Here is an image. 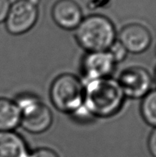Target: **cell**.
<instances>
[{
	"instance_id": "3",
	"label": "cell",
	"mask_w": 156,
	"mask_h": 157,
	"mask_svg": "<svg viewBox=\"0 0 156 157\" xmlns=\"http://www.w3.org/2000/svg\"><path fill=\"white\" fill-rule=\"evenodd\" d=\"M84 86L76 76L63 74L57 77L50 88V98L57 110L74 114L84 106Z\"/></svg>"
},
{
	"instance_id": "19",
	"label": "cell",
	"mask_w": 156,
	"mask_h": 157,
	"mask_svg": "<svg viewBox=\"0 0 156 157\" xmlns=\"http://www.w3.org/2000/svg\"><path fill=\"white\" fill-rule=\"evenodd\" d=\"M154 81H155V83H156V70H155V73H154Z\"/></svg>"
},
{
	"instance_id": "14",
	"label": "cell",
	"mask_w": 156,
	"mask_h": 157,
	"mask_svg": "<svg viewBox=\"0 0 156 157\" xmlns=\"http://www.w3.org/2000/svg\"><path fill=\"white\" fill-rule=\"evenodd\" d=\"M28 157H59L54 150L47 148H40L29 153Z\"/></svg>"
},
{
	"instance_id": "16",
	"label": "cell",
	"mask_w": 156,
	"mask_h": 157,
	"mask_svg": "<svg viewBox=\"0 0 156 157\" xmlns=\"http://www.w3.org/2000/svg\"><path fill=\"white\" fill-rule=\"evenodd\" d=\"M148 149L152 157H156V128L151 132L148 140Z\"/></svg>"
},
{
	"instance_id": "2",
	"label": "cell",
	"mask_w": 156,
	"mask_h": 157,
	"mask_svg": "<svg viewBox=\"0 0 156 157\" xmlns=\"http://www.w3.org/2000/svg\"><path fill=\"white\" fill-rule=\"evenodd\" d=\"M76 41L87 52H106L116 41L114 25L106 17L93 15L84 18L76 29Z\"/></svg>"
},
{
	"instance_id": "15",
	"label": "cell",
	"mask_w": 156,
	"mask_h": 157,
	"mask_svg": "<svg viewBox=\"0 0 156 157\" xmlns=\"http://www.w3.org/2000/svg\"><path fill=\"white\" fill-rule=\"evenodd\" d=\"M10 7L9 0H0V23L6 21Z\"/></svg>"
},
{
	"instance_id": "10",
	"label": "cell",
	"mask_w": 156,
	"mask_h": 157,
	"mask_svg": "<svg viewBox=\"0 0 156 157\" xmlns=\"http://www.w3.org/2000/svg\"><path fill=\"white\" fill-rule=\"evenodd\" d=\"M24 139L13 131L0 132V157H28Z\"/></svg>"
},
{
	"instance_id": "20",
	"label": "cell",
	"mask_w": 156,
	"mask_h": 157,
	"mask_svg": "<svg viewBox=\"0 0 156 157\" xmlns=\"http://www.w3.org/2000/svg\"><path fill=\"white\" fill-rule=\"evenodd\" d=\"M154 52H155V55H156V47H155V51H154Z\"/></svg>"
},
{
	"instance_id": "12",
	"label": "cell",
	"mask_w": 156,
	"mask_h": 157,
	"mask_svg": "<svg viewBox=\"0 0 156 157\" xmlns=\"http://www.w3.org/2000/svg\"><path fill=\"white\" fill-rule=\"evenodd\" d=\"M140 110L145 122L156 128V89L151 90L142 98Z\"/></svg>"
},
{
	"instance_id": "7",
	"label": "cell",
	"mask_w": 156,
	"mask_h": 157,
	"mask_svg": "<svg viewBox=\"0 0 156 157\" xmlns=\"http://www.w3.org/2000/svg\"><path fill=\"white\" fill-rule=\"evenodd\" d=\"M116 63L108 51L87 52L82 61V73L87 81L109 78Z\"/></svg>"
},
{
	"instance_id": "18",
	"label": "cell",
	"mask_w": 156,
	"mask_h": 157,
	"mask_svg": "<svg viewBox=\"0 0 156 157\" xmlns=\"http://www.w3.org/2000/svg\"><path fill=\"white\" fill-rule=\"evenodd\" d=\"M29 1L32 2V3H34V4H35L38 6V3H39V2H40V0H29Z\"/></svg>"
},
{
	"instance_id": "8",
	"label": "cell",
	"mask_w": 156,
	"mask_h": 157,
	"mask_svg": "<svg viewBox=\"0 0 156 157\" xmlns=\"http://www.w3.org/2000/svg\"><path fill=\"white\" fill-rule=\"evenodd\" d=\"M151 34L145 26L138 23L125 25L119 32V41L127 52L140 54L145 52L151 44Z\"/></svg>"
},
{
	"instance_id": "13",
	"label": "cell",
	"mask_w": 156,
	"mask_h": 157,
	"mask_svg": "<svg viewBox=\"0 0 156 157\" xmlns=\"http://www.w3.org/2000/svg\"><path fill=\"white\" fill-rule=\"evenodd\" d=\"M108 52L112 55L116 63L121 62L123 61L128 53L125 48L119 41H115L113 45L109 48Z\"/></svg>"
},
{
	"instance_id": "5",
	"label": "cell",
	"mask_w": 156,
	"mask_h": 157,
	"mask_svg": "<svg viewBox=\"0 0 156 157\" xmlns=\"http://www.w3.org/2000/svg\"><path fill=\"white\" fill-rule=\"evenodd\" d=\"M38 18L37 5L29 0H18L11 5L6 20V29L12 35H22L34 27Z\"/></svg>"
},
{
	"instance_id": "17",
	"label": "cell",
	"mask_w": 156,
	"mask_h": 157,
	"mask_svg": "<svg viewBox=\"0 0 156 157\" xmlns=\"http://www.w3.org/2000/svg\"><path fill=\"white\" fill-rule=\"evenodd\" d=\"M110 1V0H88L87 3L91 8H97L108 4Z\"/></svg>"
},
{
	"instance_id": "1",
	"label": "cell",
	"mask_w": 156,
	"mask_h": 157,
	"mask_svg": "<svg viewBox=\"0 0 156 157\" xmlns=\"http://www.w3.org/2000/svg\"><path fill=\"white\" fill-rule=\"evenodd\" d=\"M125 98L117 80H93L84 87V107L91 117H110L121 110Z\"/></svg>"
},
{
	"instance_id": "9",
	"label": "cell",
	"mask_w": 156,
	"mask_h": 157,
	"mask_svg": "<svg viewBox=\"0 0 156 157\" xmlns=\"http://www.w3.org/2000/svg\"><path fill=\"white\" fill-rule=\"evenodd\" d=\"M51 15L54 22L65 30H73L82 21L83 12L73 0H58L53 6Z\"/></svg>"
},
{
	"instance_id": "4",
	"label": "cell",
	"mask_w": 156,
	"mask_h": 157,
	"mask_svg": "<svg viewBox=\"0 0 156 157\" xmlns=\"http://www.w3.org/2000/svg\"><path fill=\"white\" fill-rule=\"evenodd\" d=\"M21 113L20 124L26 131L41 133L48 130L53 122L50 108L37 97L23 94L15 101Z\"/></svg>"
},
{
	"instance_id": "6",
	"label": "cell",
	"mask_w": 156,
	"mask_h": 157,
	"mask_svg": "<svg viewBox=\"0 0 156 157\" xmlns=\"http://www.w3.org/2000/svg\"><path fill=\"white\" fill-rule=\"evenodd\" d=\"M117 81L125 98L140 99L151 90L152 78L143 67H132L125 69Z\"/></svg>"
},
{
	"instance_id": "11",
	"label": "cell",
	"mask_w": 156,
	"mask_h": 157,
	"mask_svg": "<svg viewBox=\"0 0 156 157\" xmlns=\"http://www.w3.org/2000/svg\"><path fill=\"white\" fill-rule=\"evenodd\" d=\"M21 123V113L15 101L0 98V132L13 131Z\"/></svg>"
}]
</instances>
